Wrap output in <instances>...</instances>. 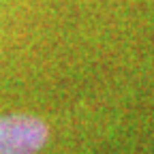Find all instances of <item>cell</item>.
<instances>
[{
    "label": "cell",
    "instance_id": "cell-1",
    "mask_svg": "<svg viewBox=\"0 0 154 154\" xmlns=\"http://www.w3.org/2000/svg\"><path fill=\"white\" fill-rule=\"evenodd\" d=\"M47 139L49 126L36 116H0V154H36Z\"/></svg>",
    "mask_w": 154,
    "mask_h": 154
}]
</instances>
